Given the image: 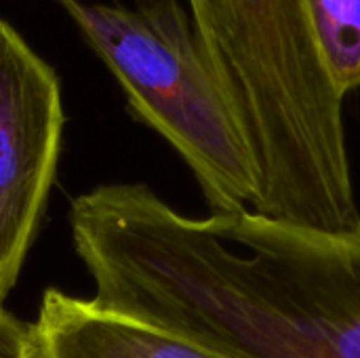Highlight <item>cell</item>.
Wrapping results in <instances>:
<instances>
[{"label": "cell", "mask_w": 360, "mask_h": 358, "mask_svg": "<svg viewBox=\"0 0 360 358\" xmlns=\"http://www.w3.org/2000/svg\"><path fill=\"white\" fill-rule=\"evenodd\" d=\"M122 87L133 114L194 173L213 213L255 209L259 179L236 108L179 0H55Z\"/></svg>", "instance_id": "3"}, {"label": "cell", "mask_w": 360, "mask_h": 358, "mask_svg": "<svg viewBox=\"0 0 360 358\" xmlns=\"http://www.w3.org/2000/svg\"><path fill=\"white\" fill-rule=\"evenodd\" d=\"M325 65L346 97L360 89V0H304Z\"/></svg>", "instance_id": "6"}, {"label": "cell", "mask_w": 360, "mask_h": 358, "mask_svg": "<svg viewBox=\"0 0 360 358\" xmlns=\"http://www.w3.org/2000/svg\"><path fill=\"white\" fill-rule=\"evenodd\" d=\"M63 127L55 70L0 17V308L49 198Z\"/></svg>", "instance_id": "4"}, {"label": "cell", "mask_w": 360, "mask_h": 358, "mask_svg": "<svg viewBox=\"0 0 360 358\" xmlns=\"http://www.w3.org/2000/svg\"><path fill=\"white\" fill-rule=\"evenodd\" d=\"M236 108L257 179L253 211L308 228H360L335 87L304 0H188Z\"/></svg>", "instance_id": "2"}, {"label": "cell", "mask_w": 360, "mask_h": 358, "mask_svg": "<svg viewBox=\"0 0 360 358\" xmlns=\"http://www.w3.org/2000/svg\"><path fill=\"white\" fill-rule=\"evenodd\" d=\"M70 226L99 310L228 358H360V228L194 219L141 184L78 196Z\"/></svg>", "instance_id": "1"}, {"label": "cell", "mask_w": 360, "mask_h": 358, "mask_svg": "<svg viewBox=\"0 0 360 358\" xmlns=\"http://www.w3.org/2000/svg\"><path fill=\"white\" fill-rule=\"evenodd\" d=\"M32 331L34 358H228L57 289L44 291Z\"/></svg>", "instance_id": "5"}, {"label": "cell", "mask_w": 360, "mask_h": 358, "mask_svg": "<svg viewBox=\"0 0 360 358\" xmlns=\"http://www.w3.org/2000/svg\"><path fill=\"white\" fill-rule=\"evenodd\" d=\"M0 358H34L32 325L0 308Z\"/></svg>", "instance_id": "7"}]
</instances>
